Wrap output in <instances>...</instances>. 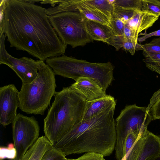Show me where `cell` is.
Masks as SVG:
<instances>
[{"instance_id":"f1b7e54d","label":"cell","mask_w":160,"mask_h":160,"mask_svg":"<svg viewBox=\"0 0 160 160\" xmlns=\"http://www.w3.org/2000/svg\"><path fill=\"white\" fill-rule=\"evenodd\" d=\"M144 58L142 59L145 62L160 63V54L142 51Z\"/></svg>"},{"instance_id":"ba28073f","label":"cell","mask_w":160,"mask_h":160,"mask_svg":"<svg viewBox=\"0 0 160 160\" xmlns=\"http://www.w3.org/2000/svg\"><path fill=\"white\" fill-rule=\"evenodd\" d=\"M13 145L16 154L13 160H20L38 139L40 128L33 116L17 114L12 123Z\"/></svg>"},{"instance_id":"4dcf8cb0","label":"cell","mask_w":160,"mask_h":160,"mask_svg":"<svg viewBox=\"0 0 160 160\" xmlns=\"http://www.w3.org/2000/svg\"><path fill=\"white\" fill-rule=\"evenodd\" d=\"M124 41L123 35H114L108 44L113 46L117 50H119L122 48Z\"/></svg>"},{"instance_id":"8d00e7d4","label":"cell","mask_w":160,"mask_h":160,"mask_svg":"<svg viewBox=\"0 0 160 160\" xmlns=\"http://www.w3.org/2000/svg\"><path fill=\"white\" fill-rule=\"evenodd\" d=\"M126 157H125L123 158H122L121 160H125Z\"/></svg>"},{"instance_id":"484cf974","label":"cell","mask_w":160,"mask_h":160,"mask_svg":"<svg viewBox=\"0 0 160 160\" xmlns=\"http://www.w3.org/2000/svg\"><path fill=\"white\" fill-rule=\"evenodd\" d=\"M66 157L61 152L52 147L46 152L41 160H66Z\"/></svg>"},{"instance_id":"52a82bcc","label":"cell","mask_w":160,"mask_h":160,"mask_svg":"<svg viewBox=\"0 0 160 160\" xmlns=\"http://www.w3.org/2000/svg\"><path fill=\"white\" fill-rule=\"evenodd\" d=\"M51 24L65 45L73 48L93 42L86 28V19L78 12H68L48 16Z\"/></svg>"},{"instance_id":"44dd1931","label":"cell","mask_w":160,"mask_h":160,"mask_svg":"<svg viewBox=\"0 0 160 160\" xmlns=\"http://www.w3.org/2000/svg\"><path fill=\"white\" fill-rule=\"evenodd\" d=\"M147 131L145 132L136 141L128 153L125 156V160H137L142 149L144 140L145 133Z\"/></svg>"},{"instance_id":"5b68a950","label":"cell","mask_w":160,"mask_h":160,"mask_svg":"<svg viewBox=\"0 0 160 160\" xmlns=\"http://www.w3.org/2000/svg\"><path fill=\"white\" fill-rule=\"evenodd\" d=\"M46 62L55 75L75 81L80 77L90 78L95 79L106 92L114 79V68L110 62H91L63 55L48 58Z\"/></svg>"},{"instance_id":"d590c367","label":"cell","mask_w":160,"mask_h":160,"mask_svg":"<svg viewBox=\"0 0 160 160\" xmlns=\"http://www.w3.org/2000/svg\"><path fill=\"white\" fill-rule=\"evenodd\" d=\"M148 160H160V156L152 158Z\"/></svg>"},{"instance_id":"ac0fdd59","label":"cell","mask_w":160,"mask_h":160,"mask_svg":"<svg viewBox=\"0 0 160 160\" xmlns=\"http://www.w3.org/2000/svg\"><path fill=\"white\" fill-rule=\"evenodd\" d=\"M77 0H61L57 6L50 7L46 9L48 16L68 12H78L76 4Z\"/></svg>"},{"instance_id":"9c48e42d","label":"cell","mask_w":160,"mask_h":160,"mask_svg":"<svg viewBox=\"0 0 160 160\" xmlns=\"http://www.w3.org/2000/svg\"><path fill=\"white\" fill-rule=\"evenodd\" d=\"M0 64H5L11 68L21 79L22 84L29 83L37 78L44 61L35 60L25 57L15 58L8 52L5 45L0 46Z\"/></svg>"},{"instance_id":"30bf717a","label":"cell","mask_w":160,"mask_h":160,"mask_svg":"<svg viewBox=\"0 0 160 160\" xmlns=\"http://www.w3.org/2000/svg\"><path fill=\"white\" fill-rule=\"evenodd\" d=\"M19 92L12 84L0 88V123L3 126L12 123L17 115Z\"/></svg>"},{"instance_id":"d4e9b609","label":"cell","mask_w":160,"mask_h":160,"mask_svg":"<svg viewBox=\"0 0 160 160\" xmlns=\"http://www.w3.org/2000/svg\"><path fill=\"white\" fill-rule=\"evenodd\" d=\"M113 6V13L125 24L133 15L134 11L133 10L124 9L114 5Z\"/></svg>"},{"instance_id":"cb8c5ba5","label":"cell","mask_w":160,"mask_h":160,"mask_svg":"<svg viewBox=\"0 0 160 160\" xmlns=\"http://www.w3.org/2000/svg\"><path fill=\"white\" fill-rule=\"evenodd\" d=\"M142 10L160 16V0H142Z\"/></svg>"},{"instance_id":"4316f807","label":"cell","mask_w":160,"mask_h":160,"mask_svg":"<svg viewBox=\"0 0 160 160\" xmlns=\"http://www.w3.org/2000/svg\"><path fill=\"white\" fill-rule=\"evenodd\" d=\"M110 21L115 35H123L124 29L125 24L124 23L113 13Z\"/></svg>"},{"instance_id":"9a60e30c","label":"cell","mask_w":160,"mask_h":160,"mask_svg":"<svg viewBox=\"0 0 160 160\" xmlns=\"http://www.w3.org/2000/svg\"><path fill=\"white\" fill-rule=\"evenodd\" d=\"M87 31L93 40L108 44L115 35L112 28L106 25L86 19Z\"/></svg>"},{"instance_id":"1f68e13d","label":"cell","mask_w":160,"mask_h":160,"mask_svg":"<svg viewBox=\"0 0 160 160\" xmlns=\"http://www.w3.org/2000/svg\"><path fill=\"white\" fill-rule=\"evenodd\" d=\"M138 43V42L131 41L124 39L122 48L125 51L128 52L132 55H133L136 51V47Z\"/></svg>"},{"instance_id":"f546056e","label":"cell","mask_w":160,"mask_h":160,"mask_svg":"<svg viewBox=\"0 0 160 160\" xmlns=\"http://www.w3.org/2000/svg\"><path fill=\"white\" fill-rule=\"evenodd\" d=\"M123 36L126 40L138 42L139 34L130 29L126 24L124 29Z\"/></svg>"},{"instance_id":"7c38bea8","label":"cell","mask_w":160,"mask_h":160,"mask_svg":"<svg viewBox=\"0 0 160 160\" xmlns=\"http://www.w3.org/2000/svg\"><path fill=\"white\" fill-rule=\"evenodd\" d=\"M159 17L147 11L136 10L126 24L139 34L142 31L152 27Z\"/></svg>"},{"instance_id":"3957f363","label":"cell","mask_w":160,"mask_h":160,"mask_svg":"<svg viewBox=\"0 0 160 160\" xmlns=\"http://www.w3.org/2000/svg\"><path fill=\"white\" fill-rule=\"evenodd\" d=\"M44 120L45 136L54 146L82 121L87 101L71 87L56 92Z\"/></svg>"},{"instance_id":"8fae6325","label":"cell","mask_w":160,"mask_h":160,"mask_svg":"<svg viewBox=\"0 0 160 160\" xmlns=\"http://www.w3.org/2000/svg\"><path fill=\"white\" fill-rule=\"evenodd\" d=\"M70 87L87 101L98 99L107 95L97 81L90 78H79Z\"/></svg>"},{"instance_id":"6da1fadb","label":"cell","mask_w":160,"mask_h":160,"mask_svg":"<svg viewBox=\"0 0 160 160\" xmlns=\"http://www.w3.org/2000/svg\"><path fill=\"white\" fill-rule=\"evenodd\" d=\"M46 9L26 0H6L0 32L11 47L44 61L64 55L67 45L51 24Z\"/></svg>"},{"instance_id":"5bb4252c","label":"cell","mask_w":160,"mask_h":160,"mask_svg":"<svg viewBox=\"0 0 160 160\" xmlns=\"http://www.w3.org/2000/svg\"><path fill=\"white\" fill-rule=\"evenodd\" d=\"M159 156H160V137L148 130L145 133L143 144L137 160H148Z\"/></svg>"},{"instance_id":"ffe728a7","label":"cell","mask_w":160,"mask_h":160,"mask_svg":"<svg viewBox=\"0 0 160 160\" xmlns=\"http://www.w3.org/2000/svg\"><path fill=\"white\" fill-rule=\"evenodd\" d=\"M147 109L152 120L160 119V88L153 95Z\"/></svg>"},{"instance_id":"e575fe53","label":"cell","mask_w":160,"mask_h":160,"mask_svg":"<svg viewBox=\"0 0 160 160\" xmlns=\"http://www.w3.org/2000/svg\"><path fill=\"white\" fill-rule=\"evenodd\" d=\"M61 0H42L40 2L41 4H50L52 7L55 6L57 4H58Z\"/></svg>"},{"instance_id":"7a4b0ae2","label":"cell","mask_w":160,"mask_h":160,"mask_svg":"<svg viewBox=\"0 0 160 160\" xmlns=\"http://www.w3.org/2000/svg\"><path fill=\"white\" fill-rule=\"evenodd\" d=\"M116 106L82 121L53 146L66 156L95 152L104 157L115 150L116 133L114 115Z\"/></svg>"},{"instance_id":"7402d4cb","label":"cell","mask_w":160,"mask_h":160,"mask_svg":"<svg viewBox=\"0 0 160 160\" xmlns=\"http://www.w3.org/2000/svg\"><path fill=\"white\" fill-rule=\"evenodd\" d=\"M113 5L122 8L134 11L141 10L142 0H115Z\"/></svg>"},{"instance_id":"836d02e7","label":"cell","mask_w":160,"mask_h":160,"mask_svg":"<svg viewBox=\"0 0 160 160\" xmlns=\"http://www.w3.org/2000/svg\"><path fill=\"white\" fill-rule=\"evenodd\" d=\"M153 36H160V29L148 34H145L143 36L138 38V41L141 43L145 41L147 39Z\"/></svg>"},{"instance_id":"603a6c76","label":"cell","mask_w":160,"mask_h":160,"mask_svg":"<svg viewBox=\"0 0 160 160\" xmlns=\"http://www.w3.org/2000/svg\"><path fill=\"white\" fill-rule=\"evenodd\" d=\"M139 50L160 54V37L153 38L149 43L144 44L138 43L136 47V51Z\"/></svg>"},{"instance_id":"4fadbf2b","label":"cell","mask_w":160,"mask_h":160,"mask_svg":"<svg viewBox=\"0 0 160 160\" xmlns=\"http://www.w3.org/2000/svg\"><path fill=\"white\" fill-rule=\"evenodd\" d=\"M116 105V101L114 98L108 95L98 99L87 101L82 121L92 118L99 113L109 109Z\"/></svg>"},{"instance_id":"277c9868","label":"cell","mask_w":160,"mask_h":160,"mask_svg":"<svg viewBox=\"0 0 160 160\" xmlns=\"http://www.w3.org/2000/svg\"><path fill=\"white\" fill-rule=\"evenodd\" d=\"M55 75L43 61L37 78L29 83L22 85L19 95V108L22 111L28 114H44L56 92Z\"/></svg>"},{"instance_id":"8992f818","label":"cell","mask_w":160,"mask_h":160,"mask_svg":"<svg viewBox=\"0 0 160 160\" xmlns=\"http://www.w3.org/2000/svg\"><path fill=\"white\" fill-rule=\"evenodd\" d=\"M152 121L146 107L134 104L127 105L122 110L115 120L116 139L115 150L117 160L125 157L124 144L128 135L132 132L142 134L148 130Z\"/></svg>"},{"instance_id":"d6986e66","label":"cell","mask_w":160,"mask_h":160,"mask_svg":"<svg viewBox=\"0 0 160 160\" xmlns=\"http://www.w3.org/2000/svg\"><path fill=\"white\" fill-rule=\"evenodd\" d=\"M97 10L105 15L110 21L113 13L114 6L108 0H84Z\"/></svg>"},{"instance_id":"d6a6232c","label":"cell","mask_w":160,"mask_h":160,"mask_svg":"<svg viewBox=\"0 0 160 160\" xmlns=\"http://www.w3.org/2000/svg\"><path fill=\"white\" fill-rule=\"evenodd\" d=\"M145 63L148 68L160 75V63L146 62Z\"/></svg>"},{"instance_id":"e0dca14e","label":"cell","mask_w":160,"mask_h":160,"mask_svg":"<svg viewBox=\"0 0 160 160\" xmlns=\"http://www.w3.org/2000/svg\"><path fill=\"white\" fill-rule=\"evenodd\" d=\"M53 145L45 136L39 137L20 160H41Z\"/></svg>"},{"instance_id":"83f0119b","label":"cell","mask_w":160,"mask_h":160,"mask_svg":"<svg viewBox=\"0 0 160 160\" xmlns=\"http://www.w3.org/2000/svg\"><path fill=\"white\" fill-rule=\"evenodd\" d=\"M66 160H105L102 154L95 152H87L75 159L68 158Z\"/></svg>"},{"instance_id":"2e32d148","label":"cell","mask_w":160,"mask_h":160,"mask_svg":"<svg viewBox=\"0 0 160 160\" xmlns=\"http://www.w3.org/2000/svg\"><path fill=\"white\" fill-rule=\"evenodd\" d=\"M76 7L78 12L87 20L106 25L112 28L108 18L84 0H77Z\"/></svg>"}]
</instances>
